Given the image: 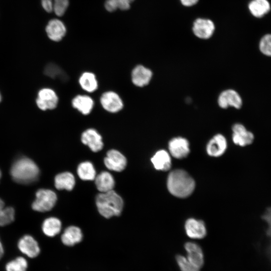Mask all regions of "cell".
I'll list each match as a JSON object with an SVG mask.
<instances>
[{"label":"cell","mask_w":271,"mask_h":271,"mask_svg":"<svg viewBox=\"0 0 271 271\" xmlns=\"http://www.w3.org/2000/svg\"><path fill=\"white\" fill-rule=\"evenodd\" d=\"M46 32L48 37L53 41H61L66 33V28L64 24L60 20H51L46 27Z\"/></svg>","instance_id":"2e32d148"},{"label":"cell","mask_w":271,"mask_h":271,"mask_svg":"<svg viewBox=\"0 0 271 271\" xmlns=\"http://www.w3.org/2000/svg\"><path fill=\"white\" fill-rule=\"evenodd\" d=\"M217 102L220 107L223 109L228 107L239 109L242 104L240 96L236 91L231 89L221 92L218 96Z\"/></svg>","instance_id":"9c48e42d"},{"label":"cell","mask_w":271,"mask_h":271,"mask_svg":"<svg viewBox=\"0 0 271 271\" xmlns=\"http://www.w3.org/2000/svg\"><path fill=\"white\" fill-rule=\"evenodd\" d=\"M74 108L84 115L90 113L93 109L94 101L91 97L86 95H78L72 101Z\"/></svg>","instance_id":"44dd1931"},{"label":"cell","mask_w":271,"mask_h":271,"mask_svg":"<svg viewBox=\"0 0 271 271\" xmlns=\"http://www.w3.org/2000/svg\"><path fill=\"white\" fill-rule=\"evenodd\" d=\"M81 87L88 92L95 91L98 86L95 75L91 72H85L82 74L79 79Z\"/></svg>","instance_id":"d4e9b609"},{"label":"cell","mask_w":271,"mask_h":271,"mask_svg":"<svg viewBox=\"0 0 271 271\" xmlns=\"http://www.w3.org/2000/svg\"><path fill=\"white\" fill-rule=\"evenodd\" d=\"M81 140L94 152L101 150L103 147L101 135L94 128L85 130L81 134Z\"/></svg>","instance_id":"7c38bea8"},{"label":"cell","mask_w":271,"mask_h":271,"mask_svg":"<svg viewBox=\"0 0 271 271\" xmlns=\"http://www.w3.org/2000/svg\"><path fill=\"white\" fill-rule=\"evenodd\" d=\"M44 72L47 75L52 78L59 77L63 79L65 78L64 72L55 64H48L46 67Z\"/></svg>","instance_id":"4dcf8cb0"},{"label":"cell","mask_w":271,"mask_h":271,"mask_svg":"<svg viewBox=\"0 0 271 271\" xmlns=\"http://www.w3.org/2000/svg\"><path fill=\"white\" fill-rule=\"evenodd\" d=\"M154 168L159 171H167L171 167L170 154L164 150L158 151L151 158Z\"/></svg>","instance_id":"d6986e66"},{"label":"cell","mask_w":271,"mask_h":271,"mask_svg":"<svg viewBox=\"0 0 271 271\" xmlns=\"http://www.w3.org/2000/svg\"><path fill=\"white\" fill-rule=\"evenodd\" d=\"M264 239L266 246L271 248V224L266 225Z\"/></svg>","instance_id":"8d00e7d4"},{"label":"cell","mask_w":271,"mask_h":271,"mask_svg":"<svg viewBox=\"0 0 271 271\" xmlns=\"http://www.w3.org/2000/svg\"><path fill=\"white\" fill-rule=\"evenodd\" d=\"M57 201L55 193L49 189H41L36 193V199L32 207L33 210L38 212H46L51 210Z\"/></svg>","instance_id":"277c9868"},{"label":"cell","mask_w":271,"mask_h":271,"mask_svg":"<svg viewBox=\"0 0 271 271\" xmlns=\"http://www.w3.org/2000/svg\"><path fill=\"white\" fill-rule=\"evenodd\" d=\"M28 262L23 256H18L8 261L5 265L6 271H27Z\"/></svg>","instance_id":"f1b7e54d"},{"label":"cell","mask_w":271,"mask_h":271,"mask_svg":"<svg viewBox=\"0 0 271 271\" xmlns=\"http://www.w3.org/2000/svg\"><path fill=\"white\" fill-rule=\"evenodd\" d=\"M96 204L99 213L104 217L109 218L120 214L123 201L121 197L112 190L99 194L96 198Z\"/></svg>","instance_id":"3957f363"},{"label":"cell","mask_w":271,"mask_h":271,"mask_svg":"<svg viewBox=\"0 0 271 271\" xmlns=\"http://www.w3.org/2000/svg\"><path fill=\"white\" fill-rule=\"evenodd\" d=\"M185 228L187 235L193 239H202L206 234V229L202 220L189 218L186 220Z\"/></svg>","instance_id":"9a60e30c"},{"label":"cell","mask_w":271,"mask_h":271,"mask_svg":"<svg viewBox=\"0 0 271 271\" xmlns=\"http://www.w3.org/2000/svg\"><path fill=\"white\" fill-rule=\"evenodd\" d=\"M251 14L257 18L263 16L270 10V5L267 0H252L248 5Z\"/></svg>","instance_id":"484cf974"},{"label":"cell","mask_w":271,"mask_h":271,"mask_svg":"<svg viewBox=\"0 0 271 271\" xmlns=\"http://www.w3.org/2000/svg\"><path fill=\"white\" fill-rule=\"evenodd\" d=\"M95 183L97 189L101 193L112 190L115 184L113 176L106 171L101 172L95 177Z\"/></svg>","instance_id":"7402d4cb"},{"label":"cell","mask_w":271,"mask_h":271,"mask_svg":"<svg viewBox=\"0 0 271 271\" xmlns=\"http://www.w3.org/2000/svg\"><path fill=\"white\" fill-rule=\"evenodd\" d=\"M10 174L16 182L30 184L38 180L40 170L33 160L27 157H21L13 163Z\"/></svg>","instance_id":"7a4b0ae2"},{"label":"cell","mask_w":271,"mask_h":271,"mask_svg":"<svg viewBox=\"0 0 271 271\" xmlns=\"http://www.w3.org/2000/svg\"><path fill=\"white\" fill-rule=\"evenodd\" d=\"M168 148L171 156L178 159L185 158L190 153L188 141L181 137L172 139L169 142Z\"/></svg>","instance_id":"8992f818"},{"label":"cell","mask_w":271,"mask_h":271,"mask_svg":"<svg viewBox=\"0 0 271 271\" xmlns=\"http://www.w3.org/2000/svg\"><path fill=\"white\" fill-rule=\"evenodd\" d=\"M100 103L105 110L112 113L120 111L123 106L120 96L113 91L103 93L100 97Z\"/></svg>","instance_id":"8fae6325"},{"label":"cell","mask_w":271,"mask_h":271,"mask_svg":"<svg viewBox=\"0 0 271 271\" xmlns=\"http://www.w3.org/2000/svg\"><path fill=\"white\" fill-rule=\"evenodd\" d=\"M4 254V249L3 244L0 240V259Z\"/></svg>","instance_id":"f35d334b"},{"label":"cell","mask_w":271,"mask_h":271,"mask_svg":"<svg viewBox=\"0 0 271 271\" xmlns=\"http://www.w3.org/2000/svg\"><path fill=\"white\" fill-rule=\"evenodd\" d=\"M167 185L172 195L179 198H185L192 193L195 183L194 179L187 172L177 169L169 174Z\"/></svg>","instance_id":"6da1fadb"},{"label":"cell","mask_w":271,"mask_h":271,"mask_svg":"<svg viewBox=\"0 0 271 271\" xmlns=\"http://www.w3.org/2000/svg\"><path fill=\"white\" fill-rule=\"evenodd\" d=\"M54 4L53 12L58 16H63L69 5V0H52Z\"/></svg>","instance_id":"d6a6232c"},{"label":"cell","mask_w":271,"mask_h":271,"mask_svg":"<svg viewBox=\"0 0 271 271\" xmlns=\"http://www.w3.org/2000/svg\"><path fill=\"white\" fill-rule=\"evenodd\" d=\"M42 228L43 233L46 235L54 237L61 231V222L56 217H49L44 221Z\"/></svg>","instance_id":"cb8c5ba5"},{"label":"cell","mask_w":271,"mask_h":271,"mask_svg":"<svg viewBox=\"0 0 271 271\" xmlns=\"http://www.w3.org/2000/svg\"><path fill=\"white\" fill-rule=\"evenodd\" d=\"M1 100H2V96H1V93H0V102H1Z\"/></svg>","instance_id":"ab89813d"},{"label":"cell","mask_w":271,"mask_h":271,"mask_svg":"<svg viewBox=\"0 0 271 271\" xmlns=\"http://www.w3.org/2000/svg\"><path fill=\"white\" fill-rule=\"evenodd\" d=\"M214 23L210 19L198 18L193 23L192 30L194 35L201 39H208L215 31Z\"/></svg>","instance_id":"52a82bcc"},{"label":"cell","mask_w":271,"mask_h":271,"mask_svg":"<svg viewBox=\"0 0 271 271\" xmlns=\"http://www.w3.org/2000/svg\"><path fill=\"white\" fill-rule=\"evenodd\" d=\"M227 146L226 138L218 133L212 137L206 146V152L208 155L213 157H218L225 152Z\"/></svg>","instance_id":"4fadbf2b"},{"label":"cell","mask_w":271,"mask_h":271,"mask_svg":"<svg viewBox=\"0 0 271 271\" xmlns=\"http://www.w3.org/2000/svg\"><path fill=\"white\" fill-rule=\"evenodd\" d=\"M1 172L0 171V178H1Z\"/></svg>","instance_id":"60d3db41"},{"label":"cell","mask_w":271,"mask_h":271,"mask_svg":"<svg viewBox=\"0 0 271 271\" xmlns=\"http://www.w3.org/2000/svg\"><path fill=\"white\" fill-rule=\"evenodd\" d=\"M134 0H118V9L125 11L130 7V4Z\"/></svg>","instance_id":"d590c367"},{"label":"cell","mask_w":271,"mask_h":271,"mask_svg":"<svg viewBox=\"0 0 271 271\" xmlns=\"http://www.w3.org/2000/svg\"><path fill=\"white\" fill-rule=\"evenodd\" d=\"M131 76L134 85L138 87H144L150 82L153 73L150 69L139 65L133 68Z\"/></svg>","instance_id":"e0dca14e"},{"label":"cell","mask_w":271,"mask_h":271,"mask_svg":"<svg viewBox=\"0 0 271 271\" xmlns=\"http://www.w3.org/2000/svg\"><path fill=\"white\" fill-rule=\"evenodd\" d=\"M104 7L108 12H113L118 9V0H106Z\"/></svg>","instance_id":"836d02e7"},{"label":"cell","mask_w":271,"mask_h":271,"mask_svg":"<svg viewBox=\"0 0 271 271\" xmlns=\"http://www.w3.org/2000/svg\"><path fill=\"white\" fill-rule=\"evenodd\" d=\"M232 130V141L235 145L244 147L252 143L254 139L253 134L248 131L242 124H234Z\"/></svg>","instance_id":"5bb4252c"},{"label":"cell","mask_w":271,"mask_h":271,"mask_svg":"<svg viewBox=\"0 0 271 271\" xmlns=\"http://www.w3.org/2000/svg\"><path fill=\"white\" fill-rule=\"evenodd\" d=\"M176 258L181 271H200V268L190 262L187 257L181 255H178Z\"/></svg>","instance_id":"f546056e"},{"label":"cell","mask_w":271,"mask_h":271,"mask_svg":"<svg viewBox=\"0 0 271 271\" xmlns=\"http://www.w3.org/2000/svg\"><path fill=\"white\" fill-rule=\"evenodd\" d=\"M181 4L185 7H191L196 5L199 0H180Z\"/></svg>","instance_id":"74e56055"},{"label":"cell","mask_w":271,"mask_h":271,"mask_svg":"<svg viewBox=\"0 0 271 271\" xmlns=\"http://www.w3.org/2000/svg\"><path fill=\"white\" fill-rule=\"evenodd\" d=\"M77 174L82 180H93L96 177V171L93 164L90 162H82L77 168Z\"/></svg>","instance_id":"4316f807"},{"label":"cell","mask_w":271,"mask_h":271,"mask_svg":"<svg viewBox=\"0 0 271 271\" xmlns=\"http://www.w3.org/2000/svg\"><path fill=\"white\" fill-rule=\"evenodd\" d=\"M259 49L264 55L271 56V34L266 35L261 39Z\"/></svg>","instance_id":"1f68e13d"},{"label":"cell","mask_w":271,"mask_h":271,"mask_svg":"<svg viewBox=\"0 0 271 271\" xmlns=\"http://www.w3.org/2000/svg\"><path fill=\"white\" fill-rule=\"evenodd\" d=\"M43 8L48 13H51L54 10V4L52 0H41Z\"/></svg>","instance_id":"e575fe53"},{"label":"cell","mask_w":271,"mask_h":271,"mask_svg":"<svg viewBox=\"0 0 271 271\" xmlns=\"http://www.w3.org/2000/svg\"><path fill=\"white\" fill-rule=\"evenodd\" d=\"M15 218V210L11 207H5L4 201L0 199V226L12 222Z\"/></svg>","instance_id":"83f0119b"},{"label":"cell","mask_w":271,"mask_h":271,"mask_svg":"<svg viewBox=\"0 0 271 271\" xmlns=\"http://www.w3.org/2000/svg\"><path fill=\"white\" fill-rule=\"evenodd\" d=\"M55 187L58 190H72L75 184L74 176L70 172H63L56 176L54 180Z\"/></svg>","instance_id":"603a6c76"},{"label":"cell","mask_w":271,"mask_h":271,"mask_svg":"<svg viewBox=\"0 0 271 271\" xmlns=\"http://www.w3.org/2000/svg\"><path fill=\"white\" fill-rule=\"evenodd\" d=\"M83 237L81 229L75 226L66 228L61 236L62 243L68 246H72L80 242Z\"/></svg>","instance_id":"ffe728a7"},{"label":"cell","mask_w":271,"mask_h":271,"mask_svg":"<svg viewBox=\"0 0 271 271\" xmlns=\"http://www.w3.org/2000/svg\"><path fill=\"white\" fill-rule=\"evenodd\" d=\"M36 101L37 106L41 110H51L56 107L58 97L53 89L44 88L38 92Z\"/></svg>","instance_id":"5b68a950"},{"label":"cell","mask_w":271,"mask_h":271,"mask_svg":"<svg viewBox=\"0 0 271 271\" xmlns=\"http://www.w3.org/2000/svg\"><path fill=\"white\" fill-rule=\"evenodd\" d=\"M104 163L109 170L121 172L126 165V159L120 152L112 149L107 152Z\"/></svg>","instance_id":"30bf717a"},{"label":"cell","mask_w":271,"mask_h":271,"mask_svg":"<svg viewBox=\"0 0 271 271\" xmlns=\"http://www.w3.org/2000/svg\"><path fill=\"white\" fill-rule=\"evenodd\" d=\"M19 250L26 256L33 258L40 253V247L37 240L31 235H25L18 242Z\"/></svg>","instance_id":"ba28073f"},{"label":"cell","mask_w":271,"mask_h":271,"mask_svg":"<svg viewBox=\"0 0 271 271\" xmlns=\"http://www.w3.org/2000/svg\"><path fill=\"white\" fill-rule=\"evenodd\" d=\"M187 252V258L195 266L200 268L204 264V255L200 246L196 243L188 242L184 245Z\"/></svg>","instance_id":"ac0fdd59"}]
</instances>
